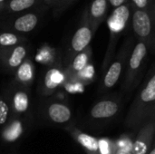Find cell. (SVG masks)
<instances>
[{"label": "cell", "instance_id": "22", "mask_svg": "<svg viewBox=\"0 0 155 154\" xmlns=\"http://www.w3.org/2000/svg\"><path fill=\"white\" fill-rule=\"evenodd\" d=\"M10 108L7 101L0 96V125H4L6 123L9 118Z\"/></svg>", "mask_w": 155, "mask_h": 154}, {"label": "cell", "instance_id": "11", "mask_svg": "<svg viewBox=\"0 0 155 154\" xmlns=\"http://www.w3.org/2000/svg\"><path fill=\"white\" fill-rule=\"evenodd\" d=\"M133 26L135 34L146 45L152 34V21L145 11L137 10L133 17Z\"/></svg>", "mask_w": 155, "mask_h": 154}, {"label": "cell", "instance_id": "23", "mask_svg": "<svg viewBox=\"0 0 155 154\" xmlns=\"http://www.w3.org/2000/svg\"><path fill=\"white\" fill-rule=\"evenodd\" d=\"M116 154H132V150H128L125 147H119L118 146V150L116 152Z\"/></svg>", "mask_w": 155, "mask_h": 154}, {"label": "cell", "instance_id": "16", "mask_svg": "<svg viewBox=\"0 0 155 154\" xmlns=\"http://www.w3.org/2000/svg\"><path fill=\"white\" fill-rule=\"evenodd\" d=\"M25 133V124L17 117H13L9 123L2 131V139L5 142L12 143L18 140Z\"/></svg>", "mask_w": 155, "mask_h": 154}, {"label": "cell", "instance_id": "8", "mask_svg": "<svg viewBox=\"0 0 155 154\" xmlns=\"http://www.w3.org/2000/svg\"><path fill=\"white\" fill-rule=\"evenodd\" d=\"M65 73L60 67H52L45 74L40 93L42 95L53 94L65 82Z\"/></svg>", "mask_w": 155, "mask_h": 154}, {"label": "cell", "instance_id": "14", "mask_svg": "<svg viewBox=\"0 0 155 154\" xmlns=\"http://www.w3.org/2000/svg\"><path fill=\"white\" fill-rule=\"evenodd\" d=\"M35 79V66L31 60L25 59L15 70V81L18 85L29 87Z\"/></svg>", "mask_w": 155, "mask_h": 154}, {"label": "cell", "instance_id": "26", "mask_svg": "<svg viewBox=\"0 0 155 154\" xmlns=\"http://www.w3.org/2000/svg\"><path fill=\"white\" fill-rule=\"evenodd\" d=\"M147 154H155V144H153L151 148V150L149 151V152Z\"/></svg>", "mask_w": 155, "mask_h": 154}, {"label": "cell", "instance_id": "10", "mask_svg": "<svg viewBox=\"0 0 155 154\" xmlns=\"http://www.w3.org/2000/svg\"><path fill=\"white\" fill-rule=\"evenodd\" d=\"M70 135L77 142L86 154H100L98 147V138L87 134L74 125H70L65 128Z\"/></svg>", "mask_w": 155, "mask_h": 154}, {"label": "cell", "instance_id": "2", "mask_svg": "<svg viewBox=\"0 0 155 154\" xmlns=\"http://www.w3.org/2000/svg\"><path fill=\"white\" fill-rule=\"evenodd\" d=\"M147 54V45L142 41L135 45L130 54L126 64L127 68L125 70V74L122 84V90L124 93H130L134 91L143 81Z\"/></svg>", "mask_w": 155, "mask_h": 154}, {"label": "cell", "instance_id": "6", "mask_svg": "<svg viewBox=\"0 0 155 154\" xmlns=\"http://www.w3.org/2000/svg\"><path fill=\"white\" fill-rule=\"evenodd\" d=\"M44 112L45 117L50 122L56 124H66L73 118L70 107L62 102L53 101L48 103L45 105Z\"/></svg>", "mask_w": 155, "mask_h": 154}, {"label": "cell", "instance_id": "12", "mask_svg": "<svg viewBox=\"0 0 155 154\" xmlns=\"http://www.w3.org/2000/svg\"><path fill=\"white\" fill-rule=\"evenodd\" d=\"M26 54L25 46L19 44L5 50L1 55V60L8 71H15L25 60Z\"/></svg>", "mask_w": 155, "mask_h": 154}, {"label": "cell", "instance_id": "20", "mask_svg": "<svg viewBox=\"0 0 155 154\" xmlns=\"http://www.w3.org/2000/svg\"><path fill=\"white\" fill-rule=\"evenodd\" d=\"M107 6L106 0H94L91 6V14L94 18H100L105 13Z\"/></svg>", "mask_w": 155, "mask_h": 154}, {"label": "cell", "instance_id": "3", "mask_svg": "<svg viewBox=\"0 0 155 154\" xmlns=\"http://www.w3.org/2000/svg\"><path fill=\"white\" fill-rule=\"evenodd\" d=\"M129 56H130V49L129 47L125 46L118 54V55L114 59H113L108 68L104 72V75L100 86L101 93H104L113 88L117 84L119 78L121 77V74H123L124 66H126L127 64Z\"/></svg>", "mask_w": 155, "mask_h": 154}, {"label": "cell", "instance_id": "15", "mask_svg": "<svg viewBox=\"0 0 155 154\" xmlns=\"http://www.w3.org/2000/svg\"><path fill=\"white\" fill-rule=\"evenodd\" d=\"M129 9L126 5H120L116 7L108 19V26L113 34H119L124 28L129 18Z\"/></svg>", "mask_w": 155, "mask_h": 154}, {"label": "cell", "instance_id": "9", "mask_svg": "<svg viewBox=\"0 0 155 154\" xmlns=\"http://www.w3.org/2000/svg\"><path fill=\"white\" fill-rule=\"evenodd\" d=\"M92 37H93V31L90 27L86 25L80 27L75 32L71 41V50L67 59L68 65L77 54L81 53L86 47H88L92 40Z\"/></svg>", "mask_w": 155, "mask_h": 154}, {"label": "cell", "instance_id": "18", "mask_svg": "<svg viewBox=\"0 0 155 154\" xmlns=\"http://www.w3.org/2000/svg\"><path fill=\"white\" fill-rule=\"evenodd\" d=\"M118 143L109 138L98 139V147L100 154H116L118 150Z\"/></svg>", "mask_w": 155, "mask_h": 154}, {"label": "cell", "instance_id": "7", "mask_svg": "<svg viewBox=\"0 0 155 154\" xmlns=\"http://www.w3.org/2000/svg\"><path fill=\"white\" fill-rule=\"evenodd\" d=\"M30 106V97L28 88L24 86H17L14 88L10 95V109L14 117L26 113Z\"/></svg>", "mask_w": 155, "mask_h": 154}, {"label": "cell", "instance_id": "4", "mask_svg": "<svg viewBox=\"0 0 155 154\" xmlns=\"http://www.w3.org/2000/svg\"><path fill=\"white\" fill-rule=\"evenodd\" d=\"M122 109V101L118 97H106L96 102L89 111V118L104 122L115 117Z\"/></svg>", "mask_w": 155, "mask_h": 154}, {"label": "cell", "instance_id": "19", "mask_svg": "<svg viewBox=\"0 0 155 154\" xmlns=\"http://www.w3.org/2000/svg\"><path fill=\"white\" fill-rule=\"evenodd\" d=\"M19 37L13 33H2L0 34V47L3 49H9L18 44Z\"/></svg>", "mask_w": 155, "mask_h": 154}, {"label": "cell", "instance_id": "1", "mask_svg": "<svg viewBox=\"0 0 155 154\" xmlns=\"http://www.w3.org/2000/svg\"><path fill=\"white\" fill-rule=\"evenodd\" d=\"M155 115V71L153 66L126 114L124 125L133 129L141 127Z\"/></svg>", "mask_w": 155, "mask_h": 154}, {"label": "cell", "instance_id": "13", "mask_svg": "<svg viewBox=\"0 0 155 154\" xmlns=\"http://www.w3.org/2000/svg\"><path fill=\"white\" fill-rule=\"evenodd\" d=\"M91 58V49L86 47L84 51L77 54L68 65L65 73V82H71L81 71H83L89 64Z\"/></svg>", "mask_w": 155, "mask_h": 154}, {"label": "cell", "instance_id": "25", "mask_svg": "<svg viewBox=\"0 0 155 154\" xmlns=\"http://www.w3.org/2000/svg\"><path fill=\"white\" fill-rule=\"evenodd\" d=\"M124 1H125V0H110L111 4H112L114 6H115V7H118V6H120V5H123V4H124Z\"/></svg>", "mask_w": 155, "mask_h": 154}, {"label": "cell", "instance_id": "24", "mask_svg": "<svg viewBox=\"0 0 155 154\" xmlns=\"http://www.w3.org/2000/svg\"><path fill=\"white\" fill-rule=\"evenodd\" d=\"M133 1H134V4H135L138 7H140V8H143V7H145L146 5H147V0H133Z\"/></svg>", "mask_w": 155, "mask_h": 154}, {"label": "cell", "instance_id": "21", "mask_svg": "<svg viewBox=\"0 0 155 154\" xmlns=\"http://www.w3.org/2000/svg\"><path fill=\"white\" fill-rule=\"evenodd\" d=\"M35 0H12L9 4L10 9L14 12H20L31 7Z\"/></svg>", "mask_w": 155, "mask_h": 154}, {"label": "cell", "instance_id": "17", "mask_svg": "<svg viewBox=\"0 0 155 154\" xmlns=\"http://www.w3.org/2000/svg\"><path fill=\"white\" fill-rule=\"evenodd\" d=\"M38 23V18L35 14H26L18 17L15 24V29L18 32L27 33L35 29Z\"/></svg>", "mask_w": 155, "mask_h": 154}, {"label": "cell", "instance_id": "5", "mask_svg": "<svg viewBox=\"0 0 155 154\" xmlns=\"http://www.w3.org/2000/svg\"><path fill=\"white\" fill-rule=\"evenodd\" d=\"M154 118L143 123L132 145V154H147L154 144Z\"/></svg>", "mask_w": 155, "mask_h": 154}]
</instances>
